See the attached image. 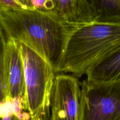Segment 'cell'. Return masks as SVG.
<instances>
[{
  "label": "cell",
  "instance_id": "9c48e42d",
  "mask_svg": "<svg viewBox=\"0 0 120 120\" xmlns=\"http://www.w3.org/2000/svg\"><path fill=\"white\" fill-rule=\"evenodd\" d=\"M97 17L96 22L116 23L120 22L118 0H89Z\"/></svg>",
  "mask_w": 120,
  "mask_h": 120
},
{
  "label": "cell",
  "instance_id": "5b68a950",
  "mask_svg": "<svg viewBox=\"0 0 120 120\" xmlns=\"http://www.w3.org/2000/svg\"><path fill=\"white\" fill-rule=\"evenodd\" d=\"M81 87L78 78L59 73L54 80L49 120H81Z\"/></svg>",
  "mask_w": 120,
  "mask_h": 120
},
{
  "label": "cell",
  "instance_id": "8fae6325",
  "mask_svg": "<svg viewBox=\"0 0 120 120\" xmlns=\"http://www.w3.org/2000/svg\"><path fill=\"white\" fill-rule=\"evenodd\" d=\"M33 9L56 14L57 0H30Z\"/></svg>",
  "mask_w": 120,
  "mask_h": 120
},
{
  "label": "cell",
  "instance_id": "4fadbf2b",
  "mask_svg": "<svg viewBox=\"0 0 120 120\" xmlns=\"http://www.w3.org/2000/svg\"><path fill=\"white\" fill-rule=\"evenodd\" d=\"M22 8L16 0H0V11L8 8Z\"/></svg>",
  "mask_w": 120,
  "mask_h": 120
},
{
  "label": "cell",
  "instance_id": "3957f363",
  "mask_svg": "<svg viewBox=\"0 0 120 120\" xmlns=\"http://www.w3.org/2000/svg\"><path fill=\"white\" fill-rule=\"evenodd\" d=\"M23 60L26 108L31 118L49 116L52 90L56 72L51 65L27 46L19 44Z\"/></svg>",
  "mask_w": 120,
  "mask_h": 120
},
{
  "label": "cell",
  "instance_id": "5bb4252c",
  "mask_svg": "<svg viewBox=\"0 0 120 120\" xmlns=\"http://www.w3.org/2000/svg\"><path fill=\"white\" fill-rule=\"evenodd\" d=\"M18 3L23 8H32L30 0H16Z\"/></svg>",
  "mask_w": 120,
  "mask_h": 120
},
{
  "label": "cell",
  "instance_id": "7c38bea8",
  "mask_svg": "<svg viewBox=\"0 0 120 120\" xmlns=\"http://www.w3.org/2000/svg\"><path fill=\"white\" fill-rule=\"evenodd\" d=\"M30 114L25 111H9L4 114L2 120H30Z\"/></svg>",
  "mask_w": 120,
  "mask_h": 120
},
{
  "label": "cell",
  "instance_id": "52a82bcc",
  "mask_svg": "<svg viewBox=\"0 0 120 120\" xmlns=\"http://www.w3.org/2000/svg\"><path fill=\"white\" fill-rule=\"evenodd\" d=\"M56 14L69 24L82 26L96 22L89 0H57Z\"/></svg>",
  "mask_w": 120,
  "mask_h": 120
},
{
  "label": "cell",
  "instance_id": "7a4b0ae2",
  "mask_svg": "<svg viewBox=\"0 0 120 120\" xmlns=\"http://www.w3.org/2000/svg\"><path fill=\"white\" fill-rule=\"evenodd\" d=\"M120 50V22L77 27L68 40L56 74L79 78Z\"/></svg>",
  "mask_w": 120,
  "mask_h": 120
},
{
  "label": "cell",
  "instance_id": "2e32d148",
  "mask_svg": "<svg viewBox=\"0 0 120 120\" xmlns=\"http://www.w3.org/2000/svg\"><path fill=\"white\" fill-rule=\"evenodd\" d=\"M0 120H2V117L0 116Z\"/></svg>",
  "mask_w": 120,
  "mask_h": 120
},
{
  "label": "cell",
  "instance_id": "8992f818",
  "mask_svg": "<svg viewBox=\"0 0 120 120\" xmlns=\"http://www.w3.org/2000/svg\"><path fill=\"white\" fill-rule=\"evenodd\" d=\"M5 102H19L26 111L24 64L20 44L8 38L5 56Z\"/></svg>",
  "mask_w": 120,
  "mask_h": 120
},
{
  "label": "cell",
  "instance_id": "30bf717a",
  "mask_svg": "<svg viewBox=\"0 0 120 120\" xmlns=\"http://www.w3.org/2000/svg\"><path fill=\"white\" fill-rule=\"evenodd\" d=\"M7 38L0 25V108L5 103V56Z\"/></svg>",
  "mask_w": 120,
  "mask_h": 120
},
{
  "label": "cell",
  "instance_id": "277c9868",
  "mask_svg": "<svg viewBox=\"0 0 120 120\" xmlns=\"http://www.w3.org/2000/svg\"><path fill=\"white\" fill-rule=\"evenodd\" d=\"M81 120H120V80L80 83Z\"/></svg>",
  "mask_w": 120,
  "mask_h": 120
},
{
  "label": "cell",
  "instance_id": "9a60e30c",
  "mask_svg": "<svg viewBox=\"0 0 120 120\" xmlns=\"http://www.w3.org/2000/svg\"><path fill=\"white\" fill-rule=\"evenodd\" d=\"M43 120L40 118H31V120Z\"/></svg>",
  "mask_w": 120,
  "mask_h": 120
},
{
  "label": "cell",
  "instance_id": "e0dca14e",
  "mask_svg": "<svg viewBox=\"0 0 120 120\" xmlns=\"http://www.w3.org/2000/svg\"><path fill=\"white\" fill-rule=\"evenodd\" d=\"M118 1H119V5H120V0H118Z\"/></svg>",
  "mask_w": 120,
  "mask_h": 120
},
{
  "label": "cell",
  "instance_id": "6da1fadb",
  "mask_svg": "<svg viewBox=\"0 0 120 120\" xmlns=\"http://www.w3.org/2000/svg\"><path fill=\"white\" fill-rule=\"evenodd\" d=\"M0 25L7 38L34 50L56 72L69 36L79 27L67 23L56 14L23 8L0 11Z\"/></svg>",
  "mask_w": 120,
  "mask_h": 120
},
{
  "label": "cell",
  "instance_id": "ba28073f",
  "mask_svg": "<svg viewBox=\"0 0 120 120\" xmlns=\"http://www.w3.org/2000/svg\"><path fill=\"white\" fill-rule=\"evenodd\" d=\"M88 80L110 82L120 80V50L90 69L86 74Z\"/></svg>",
  "mask_w": 120,
  "mask_h": 120
}]
</instances>
